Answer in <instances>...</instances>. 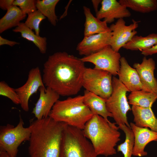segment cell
<instances>
[{
  "instance_id": "1",
  "label": "cell",
  "mask_w": 157,
  "mask_h": 157,
  "mask_svg": "<svg viewBox=\"0 0 157 157\" xmlns=\"http://www.w3.org/2000/svg\"><path fill=\"white\" fill-rule=\"evenodd\" d=\"M42 77L45 86L60 96L77 94L82 87L86 67L81 58L65 51L50 55L43 65Z\"/></svg>"
},
{
  "instance_id": "2",
  "label": "cell",
  "mask_w": 157,
  "mask_h": 157,
  "mask_svg": "<svg viewBox=\"0 0 157 157\" xmlns=\"http://www.w3.org/2000/svg\"><path fill=\"white\" fill-rule=\"evenodd\" d=\"M67 124L49 116L30 123V157H59L63 132Z\"/></svg>"
},
{
  "instance_id": "3",
  "label": "cell",
  "mask_w": 157,
  "mask_h": 157,
  "mask_svg": "<svg viewBox=\"0 0 157 157\" xmlns=\"http://www.w3.org/2000/svg\"><path fill=\"white\" fill-rule=\"evenodd\" d=\"M102 117L94 114L82 130L98 156L107 157L116 154L115 147L120 140L118 126Z\"/></svg>"
},
{
  "instance_id": "4",
  "label": "cell",
  "mask_w": 157,
  "mask_h": 157,
  "mask_svg": "<svg viewBox=\"0 0 157 157\" xmlns=\"http://www.w3.org/2000/svg\"><path fill=\"white\" fill-rule=\"evenodd\" d=\"M94 115L84 103L83 95H79L58 100L49 116L56 121L83 130Z\"/></svg>"
},
{
  "instance_id": "5",
  "label": "cell",
  "mask_w": 157,
  "mask_h": 157,
  "mask_svg": "<svg viewBox=\"0 0 157 157\" xmlns=\"http://www.w3.org/2000/svg\"><path fill=\"white\" fill-rule=\"evenodd\" d=\"M97 156L83 130L66 124L63 132L59 157Z\"/></svg>"
},
{
  "instance_id": "6",
  "label": "cell",
  "mask_w": 157,
  "mask_h": 157,
  "mask_svg": "<svg viewBox=\"0 0 157 157\" xmlns=\"http://www.w3.org/2000/svg\"><path fill=\"white\" fill-rule=\"evenodd\" d=\"M19 117V122L15 126L9 124L0 126V150L6 152L10 157H16L19 146L23 142L29 141L30 137V126L24 127L20 115Z\"/></svg>"
},
{
  "instance_id": "7",
  "label": "cell",
  "mask_w": 157,
  "mask_h": 157,
  "mask_svg": "<svg viewBox=\"0 0 157 157\" xmlns=\"http://www.w3.org/2000/svg\"><path fill=\"white\" fill-rule=\"evenodd\" d=\"M113 92L110 96L106 100L107 109L112 115L116 124H125L131 128L126 114L131 110L126 97L128 89L115 76L112 78Z\"/></svg>"
},
{
  "instance_id": "8",
  "label": "cell",
  "mask_w": 157,
  "mask_h": 157,
  "mask_svg": "<svg viewBox=\"0 0 157 157\" xmlns=\"http://www.w3.org/2000/svg\"><path fill=\"white\" fill-rule=\"evenodd\" d=\"M112 76L106 71L86 67L83 76L82 87L85 90L107 100L113 92Z\"/></svg>"
},
{
  "instance_id": "9",
  "label": "cell",
  "mask_w": 157,
  "mask_h": 157,
  "mask_svg": "<svg viewBox=\"0 0 157 157\" xmlns=\"http://www.w3.org/2000/svg\"><path fill=\"white\" fill-rule=\"evenodd\" d=\"M121 57L119 52L115 51L110 46H108L97 52L81 59L84 63L93 64L94 69L108 72L115 76L119 72Z\"/></svg>"
},
{
  "instance_id": "10",
  "label": "cell",
  "mask_w": 157,
  "mask_h": 157,
  "mask_svg": "<svg viewBox=\"0 0 157 157\" xmlns=\"http://www.w3.org/2000/svg\"><path fill=\"white\" fill-rule=\"evenodd\" d=\"M132 21L133 23L127 26L123 19H120L109 27L112 33L110 46L115 51L119 52L137 33L135 29L140 22Z\"/></svg>"
},
{
  "instance_id": "11",
  "label": "cell",
  "mask_w": 157,
  "mask_h": 157,
  "mask_svg": "<svg viewBox=\"0 0 157 157\" xmlns=\"http://www.w3.org/2000/svg\"><path fill=\"white\" fill-rule=\"evenodd\" d=\"M41 87H45L39 68L37 67L31 69L25 84L15 89L20 100V105L24 111H28V102L30 97Z\"/></svg>"
},
{
  "instance_id": "12",
  "label": "cell",
  "mask_w": 157,
  "mask_h": 157,
  "mask_svg": "<svg viewBox=\"0 0 157 157\" xmlns=\"http://www.w3.org/2000/svg\"><path fill=\"white\" fill-rule=\"evenodd\" d=\"M112 33L110 31L84 37L77 44L76 50L80 55L87 56L110 46Z\"/></svg>"
},
{
  "instance_id": "13",
  "label": "cell",
  "mask_w": 157,
  "mask_h": 157,
  "mask_svg": "<svg viewBox=\"0 0 157 157\" xmlns=\"http://www.w3.org/2000/svg\"><path fill=\"white\" fill-rule=\"evenodd\" d=\"M101 7L96 13V16L104 19L107 23L113 22L115 19H123L131 16L127 8L116 0H103Z\"/></svg>"
},
{
  "instance_id": "14",
  "label": "cell",
  "mask_w": 157,
  "mask_h": 157,
  "mask_svg": "<svg viewBox=\"0 0 157 157\" xmlns=\"http://www.w3.org/2000/svg\"><path fill=\"white\" fill-rule=\"evenodd\" d=\"M39 97L32 111L36 119L49 116L50 111L60 95L49 87H41L39 89Z\"/></svg>"
},
{
  "instance_id": "15",
  "label": "cell",
  "mask_w": 157,
  "mask_h": 157,
  "mask_svg": "<svg viewBox=\"0 0 157 157\" xmlns=\"http://www.w3.org/2000/svg\"><path fill=\"white\" fill-rule=\"evenodd\" d=\"M120 61L118 78L129 92L143 90L150 92L142 83L136 70L129 65L126 58L121 57Z\"/></svg>"
},
{
  "instance_id": "16",
  "label": "cell",
  "mask_w": 157,
  "mask_h": 157,
  "mask_svg": "<svg viewBox=\"0 0 157 157\" xmlns=\"http://www.w3.org/2000/svg\"><path fill=\"white\" fill-rule=\"evenodd\" d=\"M134 134V145L133 155L142 157L147 154L144 151L146 146L150 142L157 141V132L146 127H140L131 122L130 124Z\"/></svg>"
},
{
  "instance_id": "17",
  "label": "cell",
  "mask_w": 157,
  "mask_h": 157,
  "mask_svg": "<svg viewBox=\"0 0 157 157\" xmlns=\"http://www.w3.org/2000/svg\"><path fill=\"white\" fill-rule=\"evenodd\" d=\"M133 67L142 83L150 92L157 94V80L154 75L156 64L153 59L144 57L141 63H135Z\"/></svg>"
},
{
  "instance_id": "18",
  "label": "cell",
  "mask_w": 157,
  "mask_h": 157,
  "mask_svg": "<svg viewBox=\"0 0 157 157\" xmlns=\"http://www.w3.org/2000/svg\"><path fill=\"white\" fill-rule=\"evenodd\" d=\"M131 110L135 124L140 127L149 128L157 132V119L151 108H143L132 106Z\"/></svg>"
},
{
  "instance_id": "19",
  "label": "cell",
  "mask_w": 157,
  "mask_h": 157,
  "mask_svg": "<svg viewBox=\"0 0 157 157\" xmlns=\"http://www.w3.org/2000/svg\"><path fill=\"white\" fill-rule=\"evenodd\" d=\"M83 12L85 17L84 31V37L106 32L110 31L109 27L105 21H101L92 14L89 8L84 6Z\"/></svg>"
},
{
  "instance_id": "20",
  "label": "cell",
  "mask_w": 157,
  "mask_h": 157,
  "mask_svg": "<svg viewBox=\"0 0 157 157\" xmlns=\"http://www.w3.org/2000/svg\"><path fill=\"white\" fill-rule=\"evenodd\" d=\"M83 96L84 103L94 114L100 115L108 121V117H112V114L107 109L106 100L85 90Z\"/></svg>"
},
{
  "instance_id": "21",
  "label": "cell",
  "mask_w": 157,
  "mask_h": 157,
  "mask_svg": "<svg viewBox=\"0 0 157 157\" xmlns=\"http://www.w3.org/2000/svg\"><path fill=\"white\" fill-rule=\"evenodd\" d=\"M26 15L18 6H12L0 19V33L13 27H16L24 19Z\"/></svg>"
},
{
  "instance_id": "22",
  "label": "cell",
  "mask_w": 157,
  "mask_h": 157,
  "mask_svg": "<svg viewBox=\"0 0 157 157\" xmlns=\"http://www.w3.org/2000/svg\"><path fill=\"white\" fill-rule=\"evenodd\" d=\"M13 31L21 33L23 38L32 42L39 49L42 54L46 53L47 49V39L36 35L32 30L28 28L24 23L21 22L19 25L13 30Z\"/></svg>"
},
{
  "instance_id": "23",
  "label": "cell",
  "mask_w": 157,
  "mask_h": 157,
  "mask_svg": "<svg viewBox=\"0 0 157 157\" xmlns=\"http://www.w3.org/2000/svg\"><path fill=\"white\" fill-rule=\"evenodd\" d=\"M157 44V33H153L146 36L135 35L123 47L132 51L141 52L149 49Z\"/></svg>"
},
{
  "instance_id": "24",
  "label": "cell",
  "mask_w": 157,
  "mask_h": 157,
  "mask_svg": "<svg viewBox=\"0 0 157 157\" xmlns=\"http://www.w3.org/2000/svg\"><path fill=\"white\" fill-rule=\"evenodd\" d=\"M129 103L132 106L151 108L157 99V94L140 90L131 92L128 97Z\"/></svg>"
},
{
  "instance_id": "25",
  "label": "cell",
  "mask_w": 157,
  "mask_h": 157,
  "mask_svg": "<svg viewBox=\"0 0 157 157\" xmlns=\"http://www.w3.org/2000/svg\"><path fill=\"white\" fill-rule=\"evenodd\" d=\"M119 2L127 8L142 13L157 10L156 0H120Z\"/></svg>"
},
{
  "instance_id": "26",
  "label": "cell",
  "mask_w": 157,
  "mask_h": 157,
  "mask_svg": "<svg viewBox=\"0 0 157 157\" xmlns=\"http://www.w3.org/2000/svg\"><path fill=\"white\" fill-rule=\"evenodd\" d=\"M59 0H36V6L37 10L40 11L53 26L56 24L58 19L55 13L56 5Z\"/></svg>"
},
{
  "instance_id": "27",
  "label": "cell",
  "mask_w": 157,
  "mask_h": 157,
  "mask_svg": "<svg viewBox=\"0 0 157 157\" xmlns=\"http://www.w3.org/2000/svg\"><path fill=\"white\" fill-rule=\"evenodd\" d=\"M119 129L124 133L125 139L124 142L118 145L117 147L118 152H121L124 157H131L134 145V135L131 128L125 124H121L118 126Z\"/></svg>"
},
{
  "instance_id": "28",
  "label": "cell",
  "mask_w": 157,
  "mask_h": 157,
  "mask_svg": "<svg viewBox=\"0 0 157 157\" xmlns=\"http://www.w3.org/2000/svg\"><path fill=\"white\" fill-rule=\"evenodd\" d=\"M28 15L24 24L31 30H34L36 35L40 36V25L46 17L37 10Z\"/></svg>"
},
{
  "instance_id": "29",
  "label": "cell",
  "mask_w": 157,
  "mask_h": 157,
  "mask_svg": "<svg viewBox=\"0 0 157 157\" xmlns=\"http://www.w3.org/2000/svg\"><path fill=\"white\" fill-rule=\"evenodd\" d=\"M0 95L8 98L15 104H20L19 99L15 89L10 87L4 81L0 82Z\"/></svg>"
},
{
  "instance_id": "30",
  "label": "cell",
  "mask_w": 157,
  "mask_h": 157,
  "mask_svg": "<svg viewBox=\"0 0 157 157\" xmlns=\"http://www.w3.org/2000/svg\"><path fill=\"white\" fill-rule=\"evenodd\" d=\"M36 0H15L13 5L18 6L22 13L26 15L37 10Z\"/></svg>"
},
{
  "instance_id": "31",
  "label": "cell",
  "mask_w": 157,
  "mask_h": 157,
  "mask_svg": "<svg viewBox=\"0 0 157 157\" xmlns=\"http://www.w3.org/2000/svg\"><path fill=\"white\" fill-rule=\"evenodd\" d=\"M14 0H0V8L3 10H8L12 6Z\"/></svg>"
},
{
  "instance_id": "32",
  "label": "cell",
  "mask_w": 157,
  "mask_h": 157,
  "mask_svg": "<svg viewBox=\"0 0 157 157\" xmlns=\"http://www.w3.org/2000/svg\"><path fill=\"white\" fill-rule=\"evenodd\" d=\"M19 42L15 41H11L4 38L0 36V46L7 45L10 47H13L16 44H19Z\"/></svg>"
},
{
  "instance_id": "33",
  "label": "cell",
  "mask_w": 157,
  "mask_h": 157,
  "mask_svg": "<svg viewBox=\"0 0 157 157\" xmlns=\"http://www.w3.org/2000/svg\"><path fill=\"white\" fill-rule=\"evenodd\" d=\"M156 53H157V44L151 48L141 52L142 54L145 56L151 55Z\"/></svg>"
},
{
  "instance_id": "34",
  "label": "cell",
  "mask_w": 157,
  "mask_h": 157,
  "mask_svg": "<svg viewBox=\"0 0 157 157\" xmlns=\"http://www.w3.org/2000/svg\"><path fill=\"white\" fill-rule=\"evenodd\" d=\"M102 0H92L91 1L94 10L96 13L98 11V8L99 5L101 3Z\"/></svg>"
},
{
  "instance_id": "35",
  "label": "cell",
  "mask_w": 157,
  "mask_h": 157,
  "mask_svg": "<svg viewBox=\"0 0 157 157\" xmlns=\"http://www.w3.org/2000/svg\"><path fill=\"white\" fill-rule=\"evenodd\" d=\"M0 157H10L6 151L0 150Z\"/></svg>"
}]
</instances>
